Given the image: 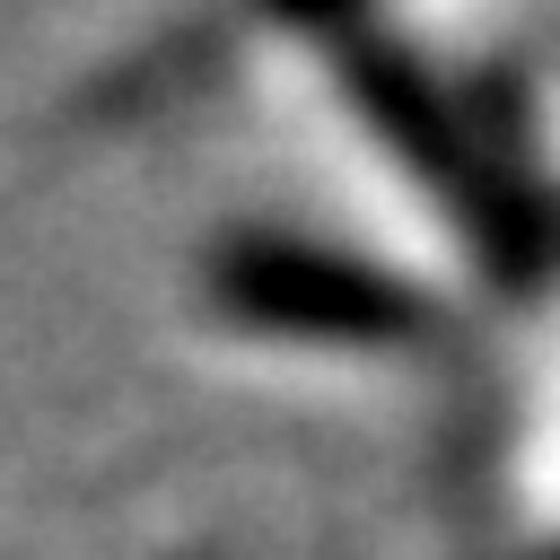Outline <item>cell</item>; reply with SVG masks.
Returning <instances> with one entry per match:
<instances>
[{"mask_svg": "<svg viewBox=\"0 0 560 560\" xmlns=\"http://www.w3.org/2000/svg\"><path fill=\"white\" fill-rule=\"evenodd\" d=\"M210 280L245 324L298 332V341H420L429 332L420 289L315 236H236Z\"/></svg>", "mask_w": 560, "mask_h": 560, "instance_id": "obj_1", "label": "cell"}]
</instances>
